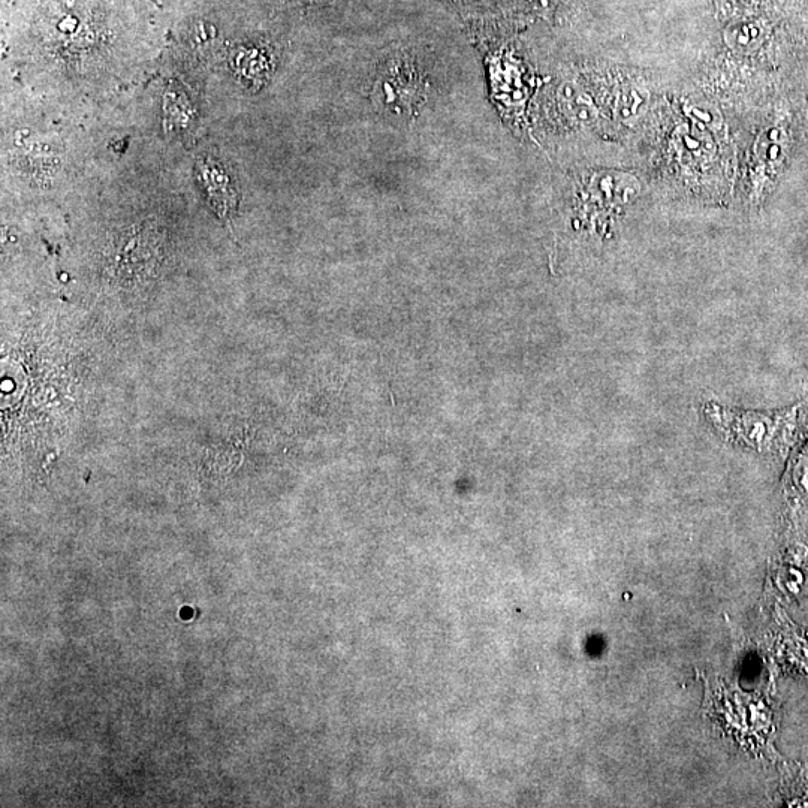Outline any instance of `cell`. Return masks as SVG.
<instances>
[{
	"mask_svg": "<svg viewBox=\"0 0 808 808\" xmlns=\"http://www.w3.org/2000/svg\"><path fill=\"white\" fill-rule=\"evenodd\" d=\"M708 413L729 440L746 443L759 451H770L791 442L797 421L795 409L776 413H746L716 406L708 409Z\"/></svg>",
	"mask_w": 808,
	"mask_h": 808,
	"instance_id": "6da1fadb",
	"label": "cell"
},
{
	"mask_svg": "<svg viewBox=\"0 0 808 808\" xmlns=\"http://www.w3.org/2000/svg\"><path fill=\"white\" fill-rule=\"evenodd\" d=\"M200 168L202 183H204L214 207L220 211L223 217L229 216L232 210H235V191L232 189L231 180L214 159H202Z\"/></svg>",
	"mask_w": 808,
	"mask_h": 808,
	"instance_id": "7a4b0ae2",
	"label": "cell"
}]
</instances>
